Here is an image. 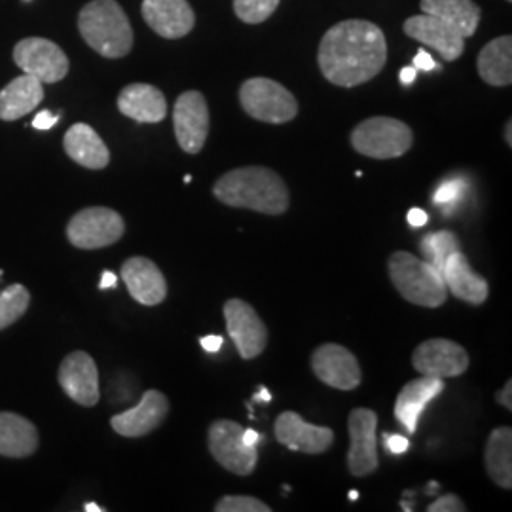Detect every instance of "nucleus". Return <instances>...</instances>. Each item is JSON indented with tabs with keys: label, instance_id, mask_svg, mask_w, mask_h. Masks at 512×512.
Masks as SVG:
<instances>
[{
	"label": "nucleus",
	"instance_id": "44",
	"mask_svg": "<svg viewBox=\"0 0 512 512\" xmlns=\"http://www.w3.org/2000/svg\"><path fill=\"white\" fill-rule=\"evenodd\" d=\"M260 433H256L255 429H245V433H243V440L247 442V444H253L256 446L258 442H260Z\"/></svg>",
	"mask_w": 512,
	"mask_h": 512
},
{
	"label": "nucleus",
	"instance_id": "24",
	"mask_svg": "<svg viewBox=\"0 0 512 512\" xmlns=\"http://www.w3.org/2000/svg\"><path fill=\"white\" fill-rule=\"evenodd\" d=\"M69 158L86 169H105L110 162V152L105 141L88 124H74L63 139Z\"/></svg>",
	"mask_w": 512,
	"mask_h": 512
},
{
	"label": "nucleus",
	"instance_id": "47",
	"mask_svg": "<svg viewBox=\"0 0 512 512\" xmlns=\"http://www.w3.org/2000/svg\"><path fill=\"white\" fill-rule=\"evenodd\" d=\"M511 129L512 124L509 122V124H507V145H509V147H512Z\"/></svg>",
	"mask_w": 512,
	"mask_h": 512
},
{
	"label": "nucleus",
	"instance_id": "14",
	"mask_svg": "<svg viewBox=\"0 0 512 512\" xmlns=\"http://www.w3.org/2000/svg\"><path fill=\"white\" fill-rule=\"evenodd\" d=\"M311 368L317 380L340 391L357 389L363 380V372L357 357L340 344H323L311 355Z\"/></svg>",
	"mask_w": 512,
	"mask_h": 512
},
{
	"label": "nucleus",
	"instance_id": "43",
	"mask_svg": "<svg viewBox=\"0 0 512 512\" xmlns=\"http://www.w3.org/2000/svg\"><path fill=\"white\" fill-rule=\"evenodd\" d=\"M116 281H118V277L112 274V272H103V275H101V283H99V289H101V291H105V289H114V287H116Z\"/></svg>",
	"mask_w": 512,
	"mask_h": 512
},
{
	"label": "nucleus",
	"instance_id": "16",
	"mask_svg": "<svg viewBox=\"0 0 512 512\" xmlns=\"http://www.w3.org/2000/svg\"><path fill=\"white\" fill-rule=\"evenodd\" d=\"M59 384L61 389L73 399L74 403L92 408L99 403V370L90 353L73 351L59 366Z\"/></svg>",
	"mask_w": 512,
	"mask_h": 512
},
{
	"label": "nucleus",
	"instance_id": "37",
	"mask_svg": "<svg viewBox=\"0 0 512 512\" xmlns=\"http://www.w3.org/2000/svg\"><path fill=\"white\" fill-rule=\"evenodd\" d=\"M57 122H59V116H57V114H52L50 110H42V112H38L37 116H35L33 128L52 129Z\"/></svg>",
	"mask_w": 512,
	"mask_h": 512
},
{
	"label": "nucleus",
	"instance_id": "33",
	"mask_svg": "<svg viewBox=\"0 0 512 512\" xmlns=\"http://www.w3.org/2000/svg\"><path fill=\"white\" fill-rule=\"evenodd\" d=\"M217 512H270L272 509L251 495H224L215 505Z\"/></svg>",
	"mask_w": 512,
	"mask_h": 512
},
{
	"label": "nucleus",
	"instance_id": "41",
	"mask_svg": "<svg viewBox=\"0 0 512 512\" xmlns=\"http://www.w3.org/2000/svg\"><path fill=\"white\" fill-rule=\"evenodd\" d=\"M200 344H202V348L205 349V351H209V353H217L220 348H222V338H220L219 334L215 336H205V338H202L200 340Z\"/></svg>",
	"mask_w": 512,
	"mask_h": 512
},
{
	"label": "nucleus",
	"instance_id": "4",
	"mask_svg": "<svg viewBox=\"0 0 512 512\" xmlns=\"http://www.w3.org/2000/svg\"><path fill=\"white\" fill-rule=\"evenodd\" d=\"M387 270L393 287L410 304L435 310L446 302L448 289L444 277L427 260L406 251H397L389 256Z\"/></svg>",
	"mask_w": 512,
	"mask_h": 512
},
{
	"label": "nucleus",
	"instance_id": "29",
	"mask_svg": "<svg viewBox=\"0 0 512 512\" xmlns=\"http://www.w3.org/2000/svg\"><path fill=\"white\" fill-rule=\"evenodd\" d=\"M484 465L490 478L503 490L512 488V431L511 427H495L490 433Z\"/></svg>",
	"mask_w": 512,
	"mask_h": 512
},
{
	"label": "nucleus",
	"instance_id": "45",
	"mask_svg": "<svg viewBox=\"0 0 512 512\" xmlns=\"http://www.w3.org/2000/svg\"><path fill=\"white\" fill-rule=\"evenodd\" d=\"M255 399L256 401H264V403H270V401H272V395H270V391H268L266 387H262V389L256 393Z\"/></svg>",
	"mask_w": 512,
	"mask_h": 512
},
{
	"label": "nucleus",
	"instance_id": "18",
	"mask_svg": "<svg viewBox=\"0 0 512 512\" xmlns=\"http://www.w3.org/2000/svg\"><path fill=\"white\" fill-rule=\"evenodd\" d=\"M141 14L156 35L169 40L186 37L196 25L188 0H143Z\"/></svg>",
	"mask_w": 512,
	"mask_h": 512
},
{
	"label": "nucleus",
	"instance_id": "10",
	"mask_svg": "<svg viewBox=\"0 0 512 512\" xmlns=\"http://www.w3.org/2000/svg\"><path fill=\"white\" fill-rule=\"evenodd\" d=\"M14 61L25 74L38 78L42 84H55L69 73L65 52L46 38H25L14 48Z\"/></svg>",
	"mask_w": 512,
	"mask_h": 512
},
{
	"label": "nucleus",
	"instance_id": "46",
	"mask_svg": "<svg viewBox=\"0 0 512 512\" xmlns=\"http://www.w3.org/2000/svg\"><path fill=\"white\" fill-rule=\"evenodd\" d=\"M103 511V509H101V507H97V505H95V503H88V505H86V512H101Z\"/></svg>",
	"mask_w": 512,
	"mask_h": 512
},
{
	"label": "nucleus",
	"instance_id": "27",
	"mask_svg": "<svg viewBox=\"0 0 512 512\" xmlns=\"http://www.w3.org/2000/svg\"><path fill=\"white\" fill-rule=\"evenodd\" d=\"M421 12L442 19L463 38L473 37L480 23V8L473 0H421Z\"/></svg>",
	"mask_w": 512,
	"mask_h": 512
},
{
	"label": "nucleus",
	"instance_id": "7",
	"mask_svg": "<svg viewBox=\"0 0 512 512\" xmlns=\"http://www.w3.org/2000/svg\"><path fill=\"white\" fill-rule=\"evenodd\" d=\"M243 433L245 427L239 425L238 421L217 420L209 427V452L232 475H253L258 463V448L247 444L243 440Z\"/></svg>",
	"mask_w": 512,
	"mask_h": 512
},
{
	"label": "nucleus",
	"instance_id": "13",
	"mask_svg": "<svg viewBox=\"0 0 512 512\" xmlns=\"http://www.w3.org/2000/svg\"><path fill=\"white\" fill-rule=\"evenodd\" d=\"M224 319L228 334L245 361L256 359L266 349L268 329L251 304L239 298L228 300L224 304Z\"/></svg>",
	"mask_w": 512,
	"mask_h": 512
},
{
	"label": "nucleus",
	"instance_id": "15",
	"mask_svg": "<svg viewBox=\"0 0 512 512\" xmlns=\"http://www.w3.org/2000/svg\"><path fill=\"white\" fill-rule=\"evenodd\" d=\"M274 429L279 444L310 456L325 454L334 444V431L330 427L308 423L291 410L277 416Z\"/></svg>",
	"mask_w": 512,
	"mask_h": 512
},
{
	"label": "nucleus",
	"instance_id": "22",
	"mask_svg": "<svg viewBox=\"0 0 512 512\" xmlns=\"http://www.w3.org/2000/svg\"><path fill=\"white\" fill-rule=\"evenodd\" d=\"M444 391V380L433 376H421L404 385L395 401V416L408 433H416L425 406Z\"/></svg>",
	"mask_w": 512,
	"mask_h": 512
},
{
	"label": "nucleus",
	"instance_id": "49",
	"mask_svg": "<svg viewBox=\"0 0 512 512\" xmlns=\"http://www.w3.org/2000/svg\"><path fill=\"white\" fill-rule=\"evenodd\" d=\"M507 2H511V0H507Z\"/></svg>",
	"mask_w": 512,
	"mask_h": 512
},
{
	"label": "nucleus",
	"instance_id": "2",
	"mask_svg": "<svg viewBox=\"0 0 512 512\" xmlns=\"http://www.w3.org/2000/svg\"><path fill=\"white\" fill-rule=\"evenodd\" d=\"M220 203L236 209H249L262 215H283L289 209L291 194L285 181L270 167L249 165L224 173L213 186Z\"/></svg>",
	"mask_w": 512,
	"mask_h": 512
},
{
	"label": "nucleus",
	"instance_id": "34",
	"mask_svg": "<svg viewBox=\"0 0 512 512\" xmlns=\"http://www.w3.org/2000/svg\"><path fill=\"white\" fill-rule=\"evenodd\" d=\"M463 190H465V184L461 181H448V183L440 184L433 196V202L435 205L440 207H450V205H456L463 196Z\"/></svg>",
	"mask_w": 512,
	"mask_h": 512
},
{
	"label": "nucleus",
	"instance_id": "39",
	"mask_svg": "<svg viewBox=\"0 0 512 512\" xmlns=\"http://www.w3.org/2000/svg\"><path fill=\"white\" fill-rule=\"evenodd\" d=\"M495 401L497 404H501V406H505L507 410H512V382L509 380L505 387L501 389V391H497V395H495Z\"/></svg>",
	"mask_w": 512,
	"mask_h": 512
},
{
	"label": "nucleus",
	"instance_id": "26",
	"mask_svg": "<svg viewBox=\"0 0 512 512\" xmlns=\"http://www.w3.org/2000/svg\"><path fill=\"white\" fill-rule=\"evenodd\" d=\"M37 427L14 412H0V456L29 458L37 452Z\"/></svg>",
	"mask_w": 512,
	"mask_h": 512
},
{
	"label": "nucleus",
	"instance_id": "38",
	"mask_svg": "<svg viewBox=\"0 0 512 512\" xmlns=\"http://www.w3.org/2000/svg\"><path fill=\"white\" fill-rule=\"evenodd\" d=\"M416 71H433V69H437V63H435V59L431 57V55L427 54L425 50H420L416 57H414V65H412Z\"/></svg>",
	"mask_w": 512,
	"mask_h": 512
},
{
	"label": "nucleus",
	"instance_id": "25",
	"mask_svg": "<svg viewBox=\"0 0 512 512\" xmlns=\"http://www.w3.org/2000/svg\"><path fill=\"white\" fill-rule=\"evenodd\" d=\"M44 99V84L31 76L23 74L14 78L4 90H0V120L14 122L37 109Z\"/></svg>",
	"mask_w": 512,
	"mask_h": 512
},
{
	"label": "nucleus",
	"instance_id": "31",
	"mask_svg": "<svg viewBox=\"0 0 512 512\" xmlns=\"http://www.w3.org/2000/svg\"><path fill=\"white\" fill-rule=\"evenodd\" d=\"M31 306V293L23 285H10L0 293V330L8 329Z\"/></svg>",
	"mask_w": 512,
	"mask_h": 512
},
{
	"label": "nucleus",
	"instance_id": "21",
	"mask_svg": "<svg viewBox=\"0 0 512 512\" xmlns=\"http://www.w3.org/2000/svg\"><path fill=\"white\" fill-rule=\"evenodd\" d=\"M442 277L446 283L448 293L454 294L459 300L480 306L486 302L490 287L484 277L475 274L467 256L461 251H456L446 258L444 268H442Z\"/></svg>",
	"mask_w": 512,
	"mask_h": 512
},
{
	"label": "nucleus",
	"instance_id": "5",
	"mask_svg": "<svg viewBox=\"0 0 512 512\" xmlns=\"http://www.w3.org/2000/svg\"><path fill=\"white\" fill-rule=\"evenodd\" d=\"M414 143V133L404 122L389 116H374L351 131V147L374 160L404 156Z\"/></svg>",
	"mask_w": 512,
	"mask_h": 512
},
{
	"label": "nucleus",
	"instance_id": "12",
	"mask_svg": "<svg viewBox=\"0 0 512 512\" xmlns=\"http://www.w3.org/2000/svg\"><path fill=\"white\" fill-rule=\"evenodd\" d=\"M173 126L177 143L186 154L202 152L209 135L211 116L202 92H184L173 109Z\"/></svg>",
	"mask_w": 512,
	"mask_h": 512
},
{
	"label": "nucleus",
	"instance_id": "3",
	"mask_svg": "<svg viewBox=\"0 0 512 512\" xmlns=\"http://www.w3.org/2000/svg\"><path fill=\"white\" fill-rule=\"evenodd\" d=\"M78 29L86 44L107 59L126 57L133 48V29L116 0H92L78 16Z\"/></svg>",
	"mask_w": 512,
	"mask_h": 512
},
{
	"label": "nucleus",
	"instance_id": "35",
	"mask_svg": "<svg viewBox=\"0 0 512 512\" xmlns=\"http://www.w3.org/2000/svg\"><path fill=\"white\" fill-rule=\"evenodd\" d=\"M429 512H465L467 507L456 494H444L437 501H433L429 507Z\"/></svg>",
	"mask_w": 512,
	"mask_h": 512
},
{
	"label": "nucleus",
	"instance_id": "42",
	"mask_svg": "<svg viewBox=\"0 0 512 512\" xmlns=\"http://www.w3.org/2000/svg\"><path fill=\"white\" fill-rule=\"evenodd\" d=\"M416 76H418V71H416L414 67H404L401 74H399V78H401L403 86H410V84H414V82H416Z\"/></svg>",
	"mask_w": 512,
	"mask_h": 512
},
{
	"label": "nucleus",
	"instance_id": "8",
	"mask_svg": "<svg viewBox=\"0 0 512 512\" xmlns=\"http://www.w3.org/2000/svg\"><path fill=\"white\" fill-rule=\"evenodd\" d=\"M124 232V219L109 207H88L76 213L67 226L69 241L84 251L110 247L122 239Z\"/></svg>",
	"mask_w": 512,
	"mask_h": 512
},
{
	"label": "nucleus",
	"instance_id": "19",
	"mask_svg": "<svg viewBox=\"0 0 512 512\" xmlns=\"http://www.w3.org/2000/svg\"><path fill=\"white\" fill-rule=\"evenodd\" d=\"M403 29L406 37L433 48L444 61H456L465 52V38L435 16H412L404 21Z\"/></svg>",
	"mask_w": 512,
	"mask_h": 512
},
{
	"label": "nucleus",
	"instance_id": "11",
	"mask_svg": "<svg viewBox=\"0 0 512 512\" xmlns=\"http://www.w3.org/2000/svg\"><path fill=\"white\" fill-rule=\"evenodd\" d=\"M469 363L471 359L467 349L448 338H431L412 353V365L421 376H433L440 380L465 374Z\"/></svg>",
	"mask_w": 512,
	"mask_h": 512
},
{
	"label": "nucleus",
	"instance_id": "36",
	"mask_svg": "<svg viewBox=\"0 0 512 512\" xmlns=\"http://www.w3.org/2000/svg\"><path fill=\"white\" fill-rule=\"evenodd\" d=\"M385 448H387V452L389 454H404L408 448H410V442L403 435H389V433H384Z\"/></svg>",
	"mask_w": 512,
	"mask_h": 512
},
{
	"label": "nucleus",
	"instance_id": "30",
	"mask_svg": "<svg viewBox=\"0 0 512 512\" xmlns=\"http://www.w3.org/2000/svg\"><path fill=\"white\" fill-rule=\"evenodd\" d=\"M420 251L421 255L425 256V260L429 264H433L442 274L446 258L459 251V239L450 230L433 232V234H427L425 238L421 239Z\"/></svg>",
	"mask_w": 512,
	"mask_h": 512
},
{
	"label": "nucleus",
	"instance_id": "9",
	"mask_svg": "<svg viewBox=\"0 0 512 512\" xmlns=\"http://www.w3.org/2000/svg\"><path fill=\"white\" fill-rule=\"evenodd\" d=\"M378 414L370 408L351 410L348 420L349 473L357 478L372 475L380 467L378 458Z\"/></svg>",
	"mask_w": 512,
	"mask_h": 512
},
{
	"label": "nucleus",
	"instance_id": "32",
	"mask_svg": "<svg viewBox=\"0 0 512 512\" xmlns=\"http://www.w3.org/2000/svg\"><path fill=\"white\" fill-rule=\"evenodd\" d=\"M281 0H234V12L243 23L258 25L274 16Z\"/></svg>",
	"mask_w": 512,
	"mask_h": 512
},
{
	"label": "nucleus",
	"instance_id": "40",
	"mask_svg": "<svg viewBox=\"0 0 512 512\" xmlns=\"http://www.w3.org/2000/svg\"><path fill=\"white\" fill-rule=\"evenodd\" d=\"M429 222V215L423 209H410L408 211V224L414 228H421Z\"/></svg>",
	"mask_w": 512,
	"mask_h": 512
},
{
	"label": "nucleus",
	"instance_id": "48",
	"mask_svg": "<svg viewBox=\"0 0 512 512\" xmlns=\"http://www.w3.org/2000/svg\"><path fill=\"white\" fill-rule=\"evenodd\" d=\"M357 497H359V494H357V492H351V494H349V499H351V501H355Z\"/></svg>",
	"mask_w": 512,
	"mask_h": 512
},
{
	"label": "nucleus",
	"instance_id": "1",
	"mask_svg": "<svg viewBox=\"0 0 512 512\" xmlns=\"http://www.w3.org/2000/svg\"><path fill=\"white\" fill-rule=\"evenodd\" d=\"M387 61L384 31L366 19H348L321 38L317 63L330 84L355 88L382 73Z\"/></svg>",
	"mask_w": 512,
	"mask_h": 512
},
{
	"label": "nucleus",
	"instance_id": "17",
	"mask_svg": "<svg viewBox=\"0 0 512 512\" xmlns=\"http://www.w3.org/2000/svg\"><path fill=\"white\" fill-rule=\"evenodd\" d=\"M169 414V401L162 391L148 389L135 408L116 414L110 425L112 429L128 439H141L156 431Z\"/></svg>",
	"mask_w": 512,
	"mask_h": 512
},
{
	"label": "nucleus",
	"instance_id": "20",
	"mask_svg": "<svg viewBox=\"0 0 512 512\" xmlns=\"http://www.w3.org/2000/svg\"><path fill=\"white\" fill-rule=\"evenodd\" d=\"M122 279L129 294L143 306H158L167 296V281L162 270L145 256H133L122 264Z\"/></svg>",
	"mask_w": 512,
	"mask_h": 512
},
{
	"label": "nucleus",
	"instance_id": "6",
	"mask_svg": "<svg viewBox=\"0 0 512 512\" xmlns=\"http://www.w3.org/2000/svg\"><path fill=\"white\" fill-rule=\"evenodd\" d=\"M239 103L251 118L266 124H287L298 114V101L272 78H249L239 88Z\"/></svg>",
	"mask_w": 512,
	"mask_h": 512
},
{
	"label": "nucleus",
	"instance_id": "23",
	"mask_svg": "<svg viewBox=\"0 0 512 512\" xmlns=\"http://www.w3.org/2000/svg\"><path fill=\"white\" fill-rule=\"evenodd\" d=\"M118 109L139 124H158L167 116V101L156 86L129 84L118 95Z\"/></svg>",
	"mask_w": 512,
	"mask_h": 512
},
{
	"label": "nucleus",
	"instance_id": "28",
	"mask_svg": "<svg viewBox=\"0 0 512 512\" xmlns=\"http://www.w3.org/2000/svg\"><path fill=\"white\" fill-rule=\"evenodd\" d=\"M478 74L490 86H511L512 84V38L499 37L488 42L478 54Z\"/></svg>",
	"mask_w": 512,
	"mask_h": 512
}]
</instances>
